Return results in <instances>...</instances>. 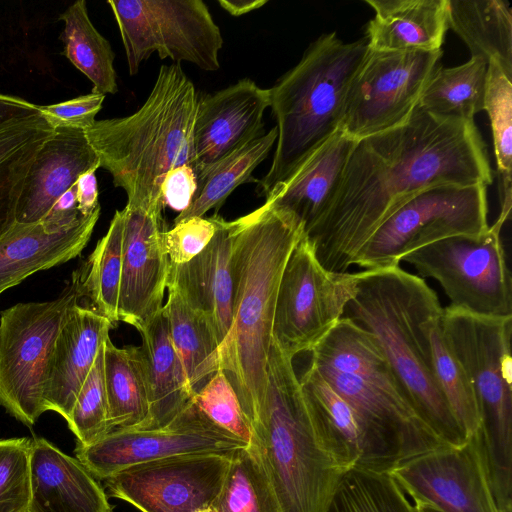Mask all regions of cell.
I'll use <instances>...</instances> for the list:
<instances>
[{
	"label": "cell",
	"mask_w": 512,
	"mask_h": 512,
	"mask_svg": "<svg viewBox=\"0 0 512 512\" xmlns=\"http://www.w3.org/2000/svg\"><path fill=\"white\" fill-rule=\"evenodd\" d=\"M492 180L474 121L417 106L404 124L356 141L331 201L305 235L326 270L347 272L377 228L420 192Z\"/></svg>",
	"instance_id": "6da1fadb"
},
{
	"label": "cell",
	"mask_w": 512,
	"mask_h": 512,
	"mask_svg": "<svg viewBox=\"0 0 512 512\" xmlns=\"http://www.w3.org/2000/svg\"><path fill=\"white\" fill-rule=\"evenodd\" d=\"M234 221L232 327L220 354V369L247 420L264 406L280 280L305 230L292 213L267 201Z\"/></svg>",
	"instance_id": "7a4b0ae2"
},
{
	"label": "cell",
	"mask_w": 512,
	"mask_h": 512,
	"mask_svg": "<svg viewBox=\"0 0 512 512\" xmlns=\"http://www.w3.org/2000/svg\"><path fill=\"white\" fill-rule=\"evenodd\" d=\"M198 94L180 64L162 65L142 106L125 117L96 120L85 135L127 205L163 212L161 185L167 172L198 164L193 128Z\"/></svg>",
	"instance_id": "3957f363"
},
{
	"label": "cell",
	"mask_w": 512,
	"mask_h": 512,
	"mask_svg": "<svg viewBox=\"0 0 512 512\" xmlns=\"http://www.w3.org/2000/svg\"><path fill=\"white\" fill-rule=\"evenodd\" d=\"M356 279V294L343 317L375 336L421 420L445 444H463L468 437L438 386L423 327L443 311L437 294L400 266L356 272Z\"/></svg>",
	"instance_id": "277c9868"
},
{
	"label": "cell",
	"mask_w": 512,
	"mask_h": 512,
	"mask_svg": "<svg viewBox=\"0 0 512 512\" xmlns=\"http://www.w3.org/2000/svg\"><path fill=\"white\" fill-rule=\"evenodd\" d=\"M264 406L247 447L274 512H325L344 475L317 437L293 358L272 339Z\"/></svg>",
	"instance_id": "5b68a950"
},
{
	"label": "cell",
	"mask_w": 512,
	"mask_h": 512,
	"mask_svg": "<svg viewBox=\"0 0 512 512\" xmlns=\"http://www.w3.org/2000/svg\"><path fill=\"white\" fill-rule=\"evenodd\" d=\"M368 49L336 32L312 42L300 61L269 88L277 140L270 169L258 181L265 196L339 130L350 82Z\"/></svg>",
	"instance_id": "8992f818"
},
{
	"label": "cell",
	"mask_w": 512,
	"mask_h": 512,
	"mask_svg": "<svg viewBox=\"0 0 512 512\" xmlns=\"http://www.w3.org/2000/svg\"><path fill=\"white\" fill-rule=\"evenodd\" d=\"M441 324L475 392L497 505L512 512V316L477 315L449 305Z\"/></svg>",
	"instance_id": "52a82bcc"
},
{
	"label": "cell",
	"mask_w": 512,
	"mask_h": 512,
	"mask_svg": "<svg viewBox=\"0 0 512 512\" xmlns=\"http://www.w3.org/2000/svg\"><path fill=\"white\" fill-rule=\"evenodd\" d=\"M81 297L78 274L56 298L18 303L0 315V405L32 426L46 412L43 389L49 356L68 310Z\"/></svg>",
	"instance_id": "ba28073f"
},
{
	"label": "cell",
	"mask_w": 512,
	"mask_h": 512,
	"mask_svg": "<svg viewBox=\"0 0 512 512\" xmlns=\"http://www.w3.org/2000/svg\"><path fill=\"white\" fill-rule=\"evenodd\" d=\"M487 186L443 185L401 206L366 241L354 264L365 270L400 266L404 256L445 238L488 230Z\"/></svg>",
	"instance_id": "9c48e42d"
},
{
	"label": "cell",
	"mask_w": 512,
	"mask_h": 512,
	"mask_svg": "<svg viewBox=\"0 0 512 512\" xmlns=\"http://www.w3.org/2000/svg\"><path fill=\"white\" fill-rule=\"evenodd\" d=\"M130 75L154 52L204 71L220 68V28L201 0H109Z\"/></svg>",
	"instance_id": "30bf717a"
},
{
	"label": "cell",
	"mask_w": 512,
	"mask_h": 512,
	"mask_svg": "<svg viewBox=\"0 0 512 512\" xmlns=\"http://www.w3.org/2000/svg\"><path fill=\"white\" fill-rule=\"evenodd\" d=\"M495 221L479 235H458L432 243L404 256L422 277L435 279L450 306L469 313L512 316V280Z\"/></svg>",
	"instance_id": "8fae6325"
},
{
	"label": "cell",
	"mask_w": 512,
	"mask_h": 512,
	"mask_svg": "<svg viewBox=\"0 0 512 512\" xmlns=\"http://www.w3.org/2000/svg\"><path fill=\"white\" fill-rule=\"evenodd\" d=\"M356 291V273L326 270L304 235L282 273L272 339L292 358L311 352L343 317Z\"/></svg>",
	"instance_id": "7c38bea8"
},
{
	"label": "cell",
	"mask_w": 512,
	"mask_h": 512,
	"mask_svg": "<svg viewBox=\"0 0 512 512\" xmlns=\"http://www.w3.org/2000/svg\"><path fill=\"white\" fill-rule=\"evenodd\" d=\"M442 56L438 51H381L368 47L345 99L339 130L360 140L404 124Z\"/></svg>",
	"instance_id": "4fadbf2b"
},
{
	"label": "cell",
	"mask_w": 512,
	"mask_h": 512,
	"mask_svg": "<svg viewBox=\"0 0 512 512\" xmlns=\"http://www.w3.org/2000/svg\"><path fill=\"white\" fill-rule=\"evenodd\" d=\"M248 443L212 422L192 401L166 426L114 429L98 441L76 445V458L98 480L130 466L164 458L231 453Z\"/></svg>",
	"instance_id": "5bb4252c"
},
{
	"label": "cell",
	"mask_w": 512,
	"mask_h": 512,
	"mask_svg": "<svg viewBox=\"0 0 512 512\" xmlns=\"http://www.w3.org/2000/svg\"><path fill=\"white\" fill-rule=\"evenodd\" d=\"M388 474L414 503L442 512H501L480 429L459 446L417 455Z\"/></svg>",
	"instance_id": "9a60e30c"
},
{
	"label": "cell",
	"mask_w": 512,
	"mask_h": 512,
	"mask_svg": "<svg viewBox=\"0 0 512 512\" xmlns=\"http://www.w3.org/2000/svg\"><path fill=\"white\" fill-rule=\"evenodd\" d=\"M234 452L174 456L141 463L103 481L111 497L140 512H195L214 503Z\"/></svg>",
	"instance_id": "2e32d148"
},
{
	"label": "cell",
	"mask_w": 512,
	"mask_h": 512,
	"mask_svg": "<svg viewBox=\"0 0 512 512\" xmlns=\"http://www.w3.org/2000/svg\"><path fill=\"white\" fill-rule=\"evenodd\" d=\"M122 211L118 320L137 329L163 307L170 262L162 244L163 212L127 204Z\"/></svg>",
	"instance_id": "e0dca14e"
},
{
	"label": "cell",
	"mask_w": 512,
	"mask_h": 512,
	"mask_svg": "<svg viewBox=\"0 0 512 512\" xmlns=\"http://www.w3.org/2000/svg\"><path fill=\"white\" fill-rule=\"evenodd\" d=\"M268 107L269 89L248 78L199 98L193 128L198 173L260 137Z\"/></svg>",
	"instance_id": "ac0fdd59"
},
{
	"label": "cell",
	"mask_w": 512,
	"mask_h": 512,
	"mask_svg": "<svg viewBox=\"0 0 512 512\" xmlns=\"http://www.w3.org/2000/svg\"><path fill=\"white\" fill-rule=\"evenodd\" d=\"M234 233L235 221L221 217L216 233L200 254L184 264L170 263L166 284L210 322L219 344V357L232 327Z\"/></svg>",
	"instance_id": "d6986e66"
},
{
	"label": "cell",
	"mask_w": 512,
	"mask_h": 512,
	"mask_svg": "<svg viewBox=\"0 0 512 512\" xmlns=\"http://www.w3.org/2000/svg\"><path fill=\"white\" fill-rule=\"evenodd\" d=\"M113 324L92 308L74 304L55 338L45 373L43 403L66 421Z\"/></svg>",
	"instance_id": "ffe728a7"
},
{
	"label": "cell",
	"mask_w": 512,
	"mask_h": 512,
	"mask_svg": "<svg viewBox=\"0 0 512 512\" xmlns=\"http://www.w3.org/2000/svg\"><path fill=\"white\" fill-rule=\"evenodd\" d=\"M100 168L84 130L55 128L38 151L24 182L16 221L41 220L57 199L75 186L78 177Z\"/></svg>",
	"instance_id": "44dd1931"
},
{
	"label": "cell",
	"mask_w": 512,
	"mask_h": 512,
	"mask_svg": "<svg viewBox=\"0 0 512 512\" xmlns=\"http://www.w3.org/2000/svg\"><path fill=\"white\" fill-rule=\"evenodd\" d=\"M28 512H112L92 473L48 440L31 439Z\"/></svg>",
	"instance_id": "7402d4cb"
},
{
	"label": "cell",
	"mask_w": 512,
	"mask_h": 512,
	"mask_svg": "<svg viewBox=\"0 0 512 512\" xmlns=\"http://www.w3.org/2000/svg\"><path fill=\"white\" fill-rule=\"evenodd\" d=\"M101 207L70 228L54 230L41 220L15 221L0 235V294L32 274L77 257L88 244Z\"/></svg>",
	"instance_id": "603a6c76"
},
{
	"label": "cell",
	"mask_w": 512,
	"mask_h": 512,
	"mask_svg": "<svg viewBox=\"0 0 512 512\" xmlns=\"http://www.w3.org/2000/svg\"><path fill=\"white\" fill-rule=\"evenodd\" d=\"M356 141L338 130L275 185L265 201L292 213L306 233L331 201Z\"/></svg>",
	"instance_id": "cb8c5ba5"
},
{
	"label": "cell",
	"mask_w": 512,
	"mask_h": 512,
	"mask_svg": "<svg viewBox=\"0 0 512 512\" xmlns=\"http://www.w3.org/2000/svg\"><path fill=\"white\" fill-rule=\"evenodd\" d=\"M149 410L135 429L153 430L168 425L193 399L182 361L171 340L166 312L162 307L137 328Z\"/></svg>",
	"instance_id": "d4e9b609"
},
{
	"label": "cell",
	"mask_w": 512,
	"mask_h": 512,
	"mask_svg": "<svg viewBox=\"0 0 512 512\" xmlns=\"http://www.w3.org/2000/svg\"><path fill=\"white\" fill-rule=\"evenodd\" d=\"M374 10L366 42L381 51H438L448 30L449 0H365Z\"/></svg>",
	"instance_id": "484cf974"
},
{
	"label": "cell",
	"mask_w": 512,
	"mask_h": 512,
	"mask_svg": "<svg viewBox=\"0 0 512 512\" xmlns=\"http://www.w3.org/2000/svg\"><path fill=\"white\" fill-rule=\"evenodd\" d=\"M299 381L325 452L343 472L360 469L364 440L353 408L311 363Z\"/></svg>",
	"instance_id": "4316f807"
},
{
	"label": "cell",
	"mask_w": 512,
	"mask_h": 512,
	"mask_svg": "<svg viewBox=\"0 0 512 512\" xmlns=\"http://www.w3.org/2000/svg\"><path fill=\"white\" fill-rule=\"evenodd\" d=\"M310 353L311 362L358 377L408 402L375 336L351 319L342 317Z\"/></svg>",
	"instance_id": "83f0119b"
},
{
	"label": "cell",
	"mask_w": 512,
	"mask_h": 512,
	"mask_svg": "<svg viewBox=\"0 0 512 512\" xmlns=\"http://www.w3.org/2000/svg\"><path fill=\"white\" fill-rule=\"evenodd\" d=\"M53 131L38 109L0 121V235L16 221L27 174Z\"/></svg>",
	"instance_id": "f1b7e54d"
},
{
	"label": "cell",
	"mask_w": 512,
	"mask_h": 512,
	"mask_svg": "<svg viewBox=\"0 0 512 512\" xmlns=\"http://www.w3.org/2000/svg\"><path fill=\"white\" fill-rule=\"evenodd\" d=\"M448 27L471 57L495 62L512 79V12L504 0H449Z\"/></svg>",
	"instance_id": "f546056e"
},
{
	"label": "cell",
	"mask_w": 512,
	"mask_h": 512,
	"mask_svg": "<svg viewBox=\"0 0 512 512\" xmlns=\"http://www.w3.org/2000/svg\"><path fill=\"white\" fill-rule=\"evenodd\" d=\"M104 380L109 431L140 426L149 410L140 347L118 348L108 336L104 341Z\"/></svg>",
	"instance_id": "4dcf8cb0"
},
{
	"label": "cell",
	"mask_w": 512,
	"mask_h": 512,
	"mask_svg": "<svg viewBox=\"0 0 512 512\" xmlns=\"http://www.w3.org/2000/svg\"><path fill=\"white\" fill-rule=\"evenodd\" d=\"M166 288L163 308L171 340L196 393L220 369L219 344L207 318L190 308L173 287Z\"/></svg>",
	"instance_id": "1f68e13d"
},
{
	"label": "cell",
	"mask_w": 512,
	"mask_h": 512,
	"mask_svg": "<svg viewBox=\"0 0 512 512\" xmlns=\"http://www.w3.org/2000/svg\"><path fill=\"white\" fill-rule=\"evenodd\" d=\"M277 140V129L202 168L197 175V189L191 205L174 219V224L192 217H202L210 209L216 212L241 184L251 181L252 172L268 156Z\"/></svg>",
	"instance_id": "d6a6232c"
},
{
	"label": "cell",
	"mask_w": 512,
	"mask_h": 512,
	"mask_svg": "<svg viewBox=\"0 0 512 512\" xmlns=\"http://www.w3.org/2000/svg\"><path fill=\"white\" fill-rule=\"evenodd\" d=\"M59 20L64 22L61 39L65 56L92 82V92L115 94V53L90 20L86 1L74 2L60 14Z\"/></svg>",
	"instance_id": "836d02e7"
},
{
	"label": "cell",
	"mask_w": 512,
	"mask_h": 512,
	"mask_svg": "<svg viewBox=\"0 0 512 512\" xmlns=\"http://www.w3.org/2000/svg\"><path fill=\"white\" fill-rule=\"evenodd\" d=\"M487 67L486 61L476 57L455 67L438 65L418 107L437 116L474 121L484 106Z\"/></svg>",
	"instance_id": "e575fe53"
},
{
	"label": "cell",
	"mask_w": 512,
	"mask_h": 512,
	"mask_svg": "<svg viewBox=\"0 0 512 512\" xmlns=\"http://www.w3.org/2000/svg\"><path fill=\"white\" fill-rule=\"evenodd\" d=\"M122 243L123 211L117 210L106 234L98 241L78 274L81 296H86L91 308L112 324L119 321Z\"/></svg>",
	"instance_id": "d590c367"
},
{
	"label": "cell",
	"mask_w": 512,
	"mask_h": 512,
	"mask_svg": "<svg viewBox=\"0 0 512 512\" xmlns=\"http://www.w3.org/2000/svg\"><path fill=\"white\" fill-rule=\"evenodd\" d=\"M441 316L434 315L423 324L433 371L456 421L469 437L481 427L478 403L470 379L445 337Z\"/></svg>",
	"instance_id": "8d00e7d4"
},
{
	"label": "cell",
	"mask_w": 512,
	"mask_h": 512,
	"mask_svg": "<svg viewBox=\"0 0 512 512\" xmlns=\"http://www.w3.org/2000/svg\"><path fill=\"white\" fill-rule=\"evenodd\" d=\"M483 110L490 120L499 175V215L509 218L512 199V79L493 61L488 62Z\"/></svg>",
	"instance_id": "74e56055"
},
{
	"label": "cell",
	"mask_w": 512,
	"mask_h": 512,
	"mask_svg": "<svg viewBox=\"0 0 512 512\" xmlns=\"http://www.w3.org/2000/svg\"><path fill=\"white\" fill-rule=\"evenodd\" d=\"M325 512H418L388 473L350 469L341 477Z\"/></svg>",
	"instance_id": "f35d334b"
},
{
	"label": "cell",
	"mask_w": 512,
	"mask_h": 512,
	"mask_svg": "<svg viewBox=\"0 0 512 512\" xmlns=\"http://www.w3.org/2000/svg\"><path fill=\"white\" fill-rule=\"evenodd\" d=\"M108 405L104 380V343L78 393L67 424L77 445H90L107 433Z\"/></svg>",
	"instance_id": "ab89813d"
},
{
	"label": "cell",
	"mask_w": 512,
	"mask_h": 512,
	"mask_svg": "<svg viewBox=\"0 0 512 512\" xmlns=\"http://www.w3.org/2000/svg\"><path fill=\"white\" fill-rule=\"evenodd\" d=\"M212 507L215 512H274L247 448L233 453Z\"/></svg>",
	"instance_id": "60d3db41"
},
{
	"label": "cell",
	"mask_w": 512,
	"mask_h": 512,
	"mask_svg": "<svg viewBox=\"0 0 512 512\" xmlns=\"http://www.w3.org/2000/svg\"><path fill=\"white\" fill-rule=\"evenodd\" d=\"M31 439L0 440V512H28Z\"/></svg>",
	"instance_id": "b9f144b4"
},
{
	"label": "cell",
	"mask_w": 512,
	"mask_h": 512,
	"mask_svg": "<svg viewBox=\"0 0 512 512\" xmlns=\"http://www.w3.org/2000/svg\"><path fill=\"white\" fill-rule=\"evenodd\" d=\"M194 403L216 425L249 444L250 430L237 394L223 370L216 371L193 396Z\"/></svg>",
	"instance_id": "7bdbcfd3"
},
{
	"label": "cell",
	"mask_w": 512,
	"mask_h": 512,
	"mask_svg": "<svg viewBox=\"0 0 512 512\" xmlns=\"http://www.w3.org/2000/svg\"><path fill=\"white\" fill-rule=\"evenodd\" d=\"M220 216L192 217L162 232V244L171 264H184L200 254L209 244L219 225Z\"/></svg>",
	"instance_id": "ee69618b"
},
{
	"label": "cell",
	"mask_w": 512,
	"mask_h": 512,
	"mask_svg": "<svg viewBox=\"0 0 512 512\" xmlns=\"http://www.w3.org/2000/svg\"><path fill=\"white\" fill-rule=\"evenodd\" d=\"M104 99V94L91 91L67 101L38 105V110L53 129L73 128L85 131L95 123Z\"/></svg>",
	"instance_id": "f6af8a7d"
},
{
	"label": "cell",
	"mask_w": 512,
	"mask_h": 512,
	"mask_svg": "<svg viewBox=\"0 0 512 512\" xmlns=\"http://www.w3.org/2000/svg\"><path fill=\"white\" fill-rule=\"evenodd\" d=\"M197 189V177L188 165L178 166L167 172L161 185L163 207H170L178 214L192 203Z\"/></svg>",
	"instance_id": "bcb514c9"
},
{
	"label": "cell",
	"mask_w": 512,
	"mask_h": 512,
	"mask_svg": "<svg viewBox=\"0 0 512 512\" xmlns=\"http://www.w3.org/2000/svg\"><path fill=\"white\" fill-rule=\"evenodd\" d=\"M77 209L76 187L62 194L41 221L54 230L67 229L75 225L81 218Z\"/></svg>",
	"instance_id": "7dc6e473"
},
{
	"label": "cell",
	"mask_w": 512,
	"mask_h": 512,
	"mask_svg": "<svg viewBox=\"0 0 512 512\" xmlns=\"http://www.w3.org/2000/svg\"><path fill=\"white\" fill-rule=\"evenodd\" d=\"M98 168H92L82 173L76 183V200L77 209L82 216H88L93 213L98 203V184L96 178V170Z\"/></svg>",
	"instance_id": "c3c4849f"
},
{
	"label": "cell",
	"mask_w": 512,
	"mask_h": 512,
	"mask_svg": "<svg viewBox=\"0 0 512 512\" xmlns=\"http://www.w3.org/2000/svg\"><path fill=\"white\" fill-rule=\"evenodd\" d=\"M37 109V104L24 98L0 93V121Z\"/></svg>",
	"instance_id": "681fc988"
},
{
	"label": "cell",
	"mask_w": 512,
	"mask_h": 512,
	"mask_svg": "<svg viewBox=\"0 0 512 512\" xmlns=\"http://www.w3.org/2000/svg\"><path fill=\"white\" fill-rule=\"evenodd\" d=\"M218 3L230 15L239 17L261 8L267 0H219Z\"/></svg>",
	"instance_id": "f907efd6"
},
{
	"label": "cell",
	"mask_w": 512,
	"mask_h": 512,
	"mask_svg": "<svg viewBox=\"0 0 512 512\" xmlns=\"http://www.w3.org/2000/svg\"><path fill=\"white\" fill-rule=\"evenodd\" d=\"M414 504L416 505L418 512H442L432 505L421 504V503H414Z\"/></svg>",
	"instance_id": "816d5d0a"
},
{
	"label": "cell",
	"mask_w": 512,
	"mask_h": 512,
	"mask_svg": "<svg viewBox=\"0 0 512 512\" xmlns=\"http://www.w3.org/2000/svg\"><path fill=\"white\" fill-rule=\"evenodd\" d=\"M195 512H215V511H214V508L211 505L209 507H205V508L199 509V510H197Z\"/></svg>",
	"instance_id": "f5cc1de1"
}]
</instances>
